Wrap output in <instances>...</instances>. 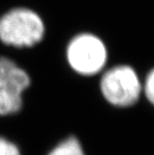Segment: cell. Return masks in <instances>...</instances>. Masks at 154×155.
<instances>
[{
    "label": "cell",
    "instance_id": "obj_2",
    "mask_svg": "<svg viewBox=\"0 0 154 155\" xmlns=\"http://www.w3.org/2000/svg\"><path fill=\"white\" fill-rule=\"evenodd\" d=\"M100 88L104 98L119 107L136 103L142 91L138 75L127 65H120L106 71L101 78Z\"/></svg>",
    "mask_w": 154,
    "mask_h": 155
},
{
    "label": "cell",
    "instance_id": "obj_3",
    "mask_svg": "<svg viewBox=\"0 0 154 155\" xmlns=\"http://www.w3.org/2000/svg\"><path fill=\"white\" fill-rule=\"evenodd\" d=\"M70 66L82 75H94L104 67L107 50L103 41L90 33L79 34L72 39L67 47Z\"/></svg>",
    "mask_w": 154,
    "mask_h": 155
},
{
    "label": "cell",
    "instance_id": "obj_4",
    "mask_svg": "<svg viewBox=\"0 0 154 155\" xmlns=\"http://www.w3.org/2000/svg\"><path fill=\"white\" fill-rule=\"evenodd\" d=\"M30 80L25 71L7 58H0V115L11 114L21 108V94Z\"/></svg>",
    "mask_w": 154,
    "mask_h": 155
},
{
    "label": "cell",
    "instance_id": "obj_5",
    "mask_svg": "<svg viewBox=\"0 0 154 155\" xmlns=\"http://www.w3.org/2000/svg\"><path fill=\"white\" fill-rule=\"evenodd\" d=\"M49 155H85L76 138L69 137L68 139L61 142L57 147H55Z\"/></svg>",
    "mask_w": 154,
    "mask_h": 155
},
{
    "label": "cell",
    "instance_id": "obj_6",
    "mask_svg": "<svg viewBox=\"0 0 154 155\" xmlns=\"http://www.w3.org/2000/svg\"><path fill=\"white\" fill-rule=\"evenodd\" d=\"M143 90L148 101L154 105V69H152L147 75L145 82H144Z\"/></svg>",
    "mask_w": 154,
    "mask_h": 155
},
{
    "label": "cell",
    "instance_id": "obj_1",
    "mask_svg": "<svg viewBox=\"0 0 154 155\" xmlns=\"http://www.w3.org/2000/svg\"><path fill=\"white\" fill-rule=\"evenodd\" d=\"M44 35V24L38 14L26 8H16L0 18V39L5 44L33 46Z\"/></svg>",
    "mask_w": 154,
    "mask_h": 155
},
{
    "label": "cell",
    "instance_id": "obj_7",
    "mask_svg": "<svg viewBox=\"0 0 154 155\" xmlns=\"http://www.w3.org/2000/svg\"><path fill=\"white\" fill-rule=\"evenodd\" d=\"M0 155H20V153L14 144L0 138Z\"/></svg>",
    "mask_w": 154,
    "mask_h": 155
}]
</instances>
